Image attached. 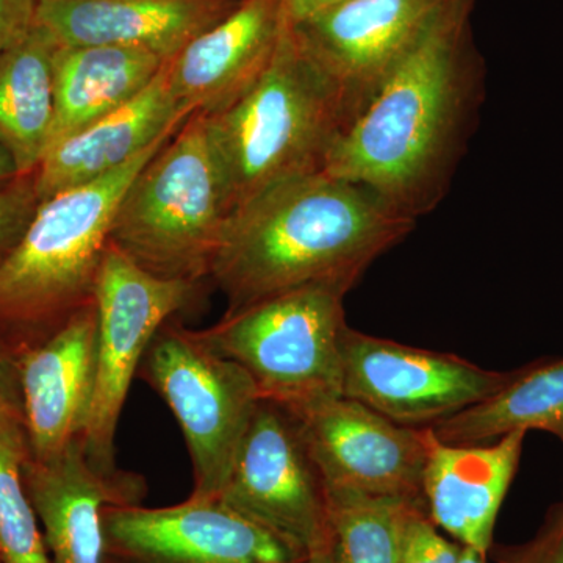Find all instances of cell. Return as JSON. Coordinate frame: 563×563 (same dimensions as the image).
<instances>
[{
	"label": "cell",
	"instance_id": "cell-1",
	"mask_svg": "<svg viewBox=\"0 0 563 563\" xmlns=\"http://www.w3.org/2000/svg\"><path fill=\"white\" fill-rule=\"evenodd\" d=\"M476 0H450L421 43L333 143L322 172L363 185L417 221L451 187L484 90Z\"/></svg>",
	"mask_w": 563,
	"mask_h": 563
},
{
	"label": "cell",
	"instance_id": "cell-2",
	"mask_svg": "<svg viewBox=\"0 0 563 563\" xmlns=\"http://www.w3.org/2000/svg\"><path fill=\"white\" fill-rule=\"evenodd\" d=\"M415 224L363 185L303 174L229 214L207 277L228 298V312L310 285L350 292Z\"/></svg>",
	"mask_w": 563,
	"mask_h": 563
},
{
	"label": "cell",
	"instance_id": "cell-3",
	"mask_svg": "<svg viewBox=\"0 0 563 563\" xmlns=\"http://www.w3.org/2000/svg\"><path fill=\"white\" fill-rule=\"evenodd\" d=\"M203 114L231 213L273 185L322 172L346 128L332 85L299 46L287 20L254 84L224 109Z\"/></svg>",
	"mask_w": 563,
	"mask_h": 563
},
{
	"label": "cell",
	"instance_id": "cell-4",
	"mask_svg": "<svg viewBox=\"0 0 563 563\" xmlns=\"http://www.w3.org/2000/svg\"><path fill=\"white\" fill-rule=\"evenodd\" d=\"M174 133L101 179L40 202L31 224L0 261V325H46L49 335L76 310L95 301L96 280L122 196Z\"/></svg>",
	"mask_w": 563,
	"mask_h": 563
},
{
	"label": "cell",
	"instance_id": "cell-5",
	"mask_svg": "<svg viewBox=\"0 0 563 563\" xmlns=\"http://www.w3.org/2000/svg\"><path fill=\"white\" fill-rule=\"evenodd\" d=\"M229 214L206 114L196 111L122 196L110 243L155 276L199 284Z\"/></svg>",
	"mask_w": 563,
	"mask_h": 563
},
{
	"label": "cell",
	"instance_id": "cell-6",
	"mask_svg": "<svg viewBox=\"0 0 563 563\" xmlns=\"http://www.w3.org/2000/svg\"><path fill=\"white\" fill-rule=\"evenodd\" d=\"M346 295L328 285L296 288L224 313L196 332L250 374L261 399L302 417L343 396Z\"/></svg>",
	"mask_w": 563,
	"mask_h": 563
},
{
	"label": "cell",
	"instance_id": "cell-7",
	"mask_svg": "<svg viewBox=\"0 0 563 563\" xmlns=\"http://www.w3.org/2000/svg\"><path fill=\"white\" fill-rule=\"evenodd\" d=\"M139 376L179 422L195 474L192 496L218 498L261 402L239 363L211 351L198 332L165 322L144 354Z\"/></svg>",
	"mask_w": 563,
	"mask_h": 563
},
{
	"label": "cell",
	"instance_id": "cell-8",
	"mask_svg": "<svg viewBox=\"0 0 563 563\" xmlns=\"http://www.w3.org/2000/svg\"><path fill=\"white\" fill-rule=\"evenodd\" d=\"M199 284L155 276L109 243L103 254L95 302L98 309V373L90 420L81 435L96 470L120 472L114 437L122 407L139 376L155 333L191 302Z\"/></svg>",
	"mask_w": 563,
	"mask_h": 563
},
{
	"label": "cell",
	"instance_id": "cell-9",
	"mask_svg": "<svg viewBox=\"0 0 563 563\" xmlns=\"http://www.w3.org/2000/svg\"><path fill=\"white\" fill-rule=\"evenodd\" d=\"M218 498L306 558L332 537L328 492L302 421L279 404L258 402Z\"/></svg>",
	"mask_w": 563,
	"mask_h": 563
},
{
	"label": "cell",
	"instance_id": "cell-10",
	"mask_svg": "<svg viewBox=\"0 0 563 563\" xmlns=\"http://www.w3.org/2000/svg\"><path fill=\"white\" fill-rule=\"evenodd\" d=\"M448 2L342 0L296 24L288 22L307 57L332 85L346 128L412 54Z\"/></svg>",
	"mask_w": 563,
	"mask_h": 563
},
{
	"label": "cell",
	"instance_id": "cell-11",
	"mask_svg": "<svg viewBox=\"0 0 563 563\" xmlns=\"http://www.w3.org/2000/svg\"><path fill=\"white\" fill-rule=\"evenodd\" d=\"M512 374L351 328L344 335L343 396L412 428H431L484 401Z\"/></svg>",
	"mask_w": 563,
	"mask_h": 563
},
{
	"label": "cell",
	"instance_id": "cell-12",
	"mask_svg": "<svg viewBox=\"0 0 563 563\" xmlns=\"http://www.w3.org/2000/svg\"><path fill=\"white\" fill-rule=\"evenodd\" d=\"M107 554L128 563H306L280 537L221 498L190 496L161 509L110 504Z\"/></svg>",
	"mask_w": 563,
	"mask_h": 563
},
{
	"label": "cell",
	"instance_id": "cell-13",
	"mask_svg": "<svg viewBox=\"0 0 563 563\" xmlns=\"http://www.w3.org/2000/svg\"><path fill=\"white\" fill-rule=\"evenodd\" d=\"M299 420L325 492L424 504L429 428L399 424L346 396Z\"/></svg>",
	"mask_w": 563,
	"mask_h": 563
},
{
	"label": "cell",
	"instance_id": "cell-14",
	"mask_svg": "<svg viewBox=\"0 0 563 563\" xmlns=\"http://www.w3.org/2000/svg\"><path fill=\"white\" fill-rule=\"evenodd\" d=\"M10 355L21 388L29 455L46 461L81 439L90 420L98 373L96 302Z\"/></svg>",
	"mask_w": 563,
	"mask_h": 563
},
{
	"label": "cell",
	"instance_id": "cell-15",
	"mask_svg": "<svg viewBox=\"0 0 563 563\" xmlns=\"http://www.w3.org/2000/svg\"><path fill=\"white\" fill-rule=\"evenodd\" d=\"M22 477L51 563H106L103 509L110 504H136L144 492L135 474L96 470L81 439L46 461L27 455Z\"/></svg>",
	"mask_w": 563,
	"mask_h": 563
},
{
	"label": "cell",
	"instance_id": "cell-16",
	"mask_svg": "<svg viewBox=\"0 0 563 563\" xmlns=\"http://www.w3.org/2000/svg\"><path fill=\"white\" fill-rule=\"evenodd\" d=\"M525 431L490 444H451L429 428L422 503L437 528L487 558L496 518L523 454Z\"/></svg>",
	"mask_w": 563,
	"mask_h": 563
},
{
	"label": "cell",
	"instance_id": "cell-17",
	"mask_svg": "<svg viewBox=\"0 0 563 563\" xmlns=\"http://www.w3.org/2000/svg\"><path fill=\"white\" fill-rule=\"evenodd\" d=\"M239 5L232 0H40L35 24L62 47H132L172 60Z\"/></svg>",
	"mask_w": 563,
	"mask_h": 563
},
{
	"label": "cell",
	"instance_id": "cell-18",
	"mask_svg": "<svg viewBox=\"0 0 563 563\" xmlns=\"http://www.w3.org/2000/svg\"><path fill=\"white\" fill-rule=\"evenodd\" d=\"M285 16L282 0H242L168 60L174 98L188 113L224 109L268 65Z\"/></svg>",
	"mask_w": 563,
	"mask_h": 563
},
{
	"label": "cell",
	"instance_id": "cell-19",
	"mask_svg": "<svg viewBox=\"0 0 563 563\" xmlns=\"http://www.w3.org/2000/svg\"><path fill=\"white\" fill-rule=\"evenodd\" d=\"M174 98L168 62L131 102L55 144L33 174L40 202L57 192L101 179L190 118Z\"/></svg>",
	"mask_w": 563,
	"mask_h": 563
},
{
	"label": "cell",
	"instance_id": "cell-20",
	"mask_svg": "<svg viewBox=\"0 0 563 563\" xmlns=\"http://www.w3.org/2000/svg\"><path fill=\"white\" fill-rule=\"evenodd\" d=\"M165 58L120 46H58L49 147L121 109L157 77Z\"/></svg>",
	"mask_w": 563,
	"mask_h": 563
},
{
	"label": "cell",
	"instance_id": "cell-21",
	"mask_svg": "<svg viewBox=\"0 0 563 563\" xmlns=\"http://www.w3.org/2000/svg\"><path fill=\"white\" fill-rule=\"evenodd\" d=\"M57 49V41L33 22L0 54V141L20 176L35 174L49 147Z\"/></svg>",
	"mask_w": 563,
	"mask_h": 563
},
{
	"label": "cell",
	"instance_id": "cell-22",
	"mask_svg": "<svg viewBox=\"0 0 563 563\" xmlns=\"http://www.w3.org/2000/svg\"><path fill=\"white\" fill-rule=\"evenodd\" d=\"M563 428V358H548L515 369L509 383L461 413L431 426L437 439L451 444L493 442L515 431Z\"/></svg>",
	"mask_w": 563,
	"mask_h": 563
},
{
	"label": "cell",
	"instance_id": "cell-23",
	"mask_svg": "<svg viewBox=\"0 0 563 563\" xmlns=\"http://www.w3.org/2000/svg\"><path fill=\"white\" fill-rule=\"evenodd\" d=\"M417 504L421 503L328 492L329 526L336 561L399 563L404 523Z\"/></svg>",
	"mask_w": 563,
	"mask_h": 563
},
{
	"label": "cell",
	"instance_id": "cell-24",
	"mask_svg": "<svg viewBox=\"0 0 563 563\" xmlns=\"http://www.w3.org/2000/svg\"><path fill=\"white\" fill-rule=\"evenodd\" d=\"M25 426L0 428V559L2 563H51L40 520L25 488Z\"/></svg>",
	"mask_w": 563,
	"mask_h": 563
},
{
	"label": "cell",
	"instance_id": "cell-25",
	"mask_svg": "<svg viewBox=\"0 0 563 563\" xmlns=\"http://www.w3.org/2000/svg\"><path fill=\"white\" fill-rule=\"evenodd\" d=\"M462 544L451 542L426 515L422 504H417L404 523L399 563H457Z\"/></svg>",
	"mask_w": 563,
	"mask_h": 563
},
{
	"label": "cell",
	"instance_id": "cell-26",
	"mask_svg": "<svg viewBox=\"0 0 563 563\" xmlns=\"http://www.w3.org/2000/svg\"><path fill=\"white\" fill-rule=\"evenodd\" d=\"M38 206L33 177L21 176L0 188V261L21 239Z\"/></svg>",
	"mask_w": 563,
	"mask_h": 563
},
{
	"label": "cell",
	"instance_id": "cell-27",
	"mask_svg": "<svg viewBox=\"0 0 563 563\" xmlns=\"http://www.w3.org/2000/svg\"><path fill=\"white\" fill-rule=\"evenodd\" d=\"M503 563H563V501L548 515L536 539L509 551Z\"/></svg>",
	"mask_w": 563,
	"mask_h": 563
},
{
	"label": "cell",
	"instance_id": "cell-28",
	"mask_svg": "<svg viewBox=\"0 0 563 563\" xmlns=\"http://www.w3.org/2000/svg\"><path fill=\"white\" fill-rule=\"evenodd\" d=\"M38 3L40 0H0V54L29 32Z\"/></svg>",
	"mask_w": 563,
	"mask_h": 563
},
{
	"label": "cell",
	"instance_id": "cell-29",
	"mask_svg": "<svg viewBox=\"0 0 563 563\" xmlns=\"http://www.w3.org/2000/svg\"><path fill=\"white\" fill-rule=\"evenodd\" d=\"M24 424V407L11 355L0 354V428Z\"/></svg>",
	"mask_w": 563,
	"mask_h": 563
},
{
	"label": "cell",
	"instance_id": "cell-30",
	"mask_svg": "<svg viewBox=\"0 0 563 563\" xmlns=\"http://www.w3.org/2000/svg\"><path fill=\"white\" fill-rule=\"evenodd\" d=\"M342 2V0H282V9L284 16L290 24L306 20L318 11L328 9L333 3Z\"/></svg>",
	"mask_w": 563,
	"mask_h": 563
},
{
	"label": "cell",
	"instance_id": "cell-31",
	"mask_svg": "<svg viewBox=\"0 0 563 563\" xmlns=\"http://www.w3.org/2000/svg\"><path fill=\"white\" fill-rule=\"evenodd\" d=\"M18 177L21 176L20 172H18L16 163L11 157L9 150L0 141V184L18 179Z\"/></svg>",
	"mask_w": 563,
	"mask_h": 563
},
{
	"label": "cell",
	"instance_id": "cell-32",
	"mask_svg": "<svg viewBox=\"0 0 563 563\" xmlns=\"http://www.w3.org/2000/svg\"><path fill=\"white\" fill-rule=\"evenodd\" d=\"M306 563H339V561H336L335 550H333L332 537L310 551L309 555H307Z\"/></svg>",
	"mask_w": 563,
	"mask_h": 563
},
{
	"label": "cell",
	"instance_id": "cell-33",
	"mask_svg": "<svg viewBox=\"0 0 563 563\" xmlns=\"http://www.w3.org/2000/svg\"><path fill=\"white\" fill-rule=\"evenodd\" d=\"M457 563H485V558L472 548L462 547Z\"/></svg>",
	"mask_w": 563,
	"mask_h": 563
},
{
	"label": "cell",
	"instance_id": "cell-34",
	"mask_svg": "<svg viewBox=\"0 0 563 563\" xmlns=\"http://www.w3.org/2000/svg\"><path fill=\"white\" fill-rule=\"evenodd\" d=\"M555 437H559V439H561V442L563 443V428H562V431L558 433V435Z\"/></svg>",
	"mask_w": 563,
	"mask_h": 563
},
{
	"label": "cell",
	"instance_id": "cell-35",
	"mask_svg": "<svg viewBox=\"0 0 563 563\" xmlns=\"http://www.w3.org/2000/svg\"><path fill=\"white\" fill-rule=\"evenodd\" d=\"M0 563H2V559H0Z\"/></svg>",
	"mask_w": 563,
	"mask_h": 563
}]
</instances>
